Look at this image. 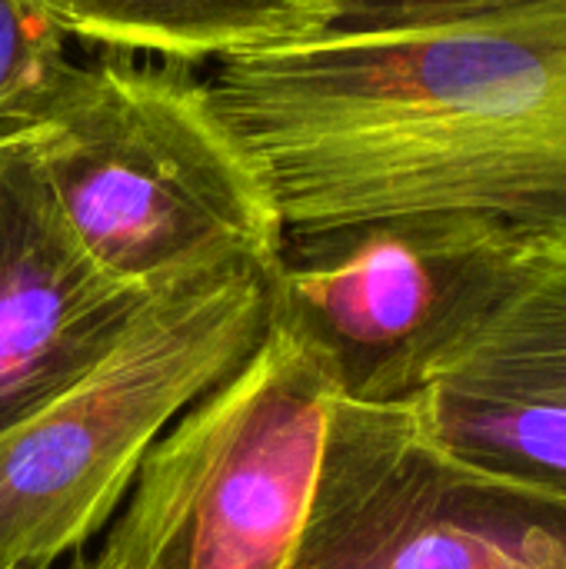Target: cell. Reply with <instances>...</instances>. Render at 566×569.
Returning <instances> with one entry per match:
<instances>
[{
	"mask_svg": "<svg viewBox=\"0 0 566 569\" xmlns=\"http://www.w3.org/2000/svg\"><path fill=\"white\" fill-rule=\"evenodd\" d=\"M67 37L43 0H0V140L27 130L57 97L73 67Z\"/></svg>",
	"mask_w": 566,
	"mask_h": 569,
	"instance_id": "10",
	"label": "cell"
},
{
	"mask_svg": "<svg viewBox=\"0 0 566 569\" xmlns=\"http://www.w3.org/2000/svg\"><path fill=\"white\" fill-rule=\"evenodd\" d=\"M514 233L460 213L284 230L267 267L270 330L344 403H407Z\"/></svg>",
	"mask_w": 566,
	"mask_h": 569,
	"instance_id": "5",
	"label": "cell"
},
{
	"mask_svg": "<svg viewBox=\"0 0 566 569\" xmlns=\"http://www.w3.org/2000/svg\"><path fill=\"white\" fill-rule=\"evenodd\" d=\"M13 143L77 243L127 287L157 293L277 253L284 227L264 180L183 67L73 63Z\"/></svg>",
	"mask_w": 566,
	"mask_h": 569,
	"instance_id": "2",
	"label": "cell"
},
{
	"mask_svg": "<svg viewBox=\"0 0 566 569\" xmlns=\"http://www.w3.org/2000/svg\"><path fill=\"white\" fill-rule=\"evenodd\" d=\"M334 403L314 360L270 330L163 430L110 523L50 569H290Z\"/></svg>",
	"mask_w": 566,
	"mask_h": 569,
	"instance_id": "4",
	"label": "cell"
},
{
	"mask_svg": "<svg viewBox=\"0 0 566 569\" xmlns=\"http://www.w3.org/2000/svg\"><path fill=\"white\" fill-rule=\"evenodd\" d=\"M290 569H566V503L440 453L404 403H334Z\"/></svg>",
	"mask_w": 566,
	"mask_h": 569,
	"instance_id": "6",
	"label": "cell"
},
{
	"mask_svg": "<svg viewBox=\"0 0 566 569\" xmlns=\"http://www.w3.org/2000/svg\"><path fill=\"white\" fill-rule=\"evenodd\" d=\"M150 297L90 260L27 153L0 140V430L107 360Z\"/></svg>",
	"mask_w": 566,
	"mask_h": 569,
	"instance_id": "8",
	"label": "cell"
},
{
	"mask_svg": "<svg viewBox=\"0 0 566 569\" xmlns=\"http://www.w3.org/2000/svg\"><path fill=\"white\" fill-rule=\"evenodd\" d=\"M214 107L284 230L460 213L566 230V0L224 60Z\"/></svg>",
	"mask_w": 566,
	"mask_h": 569,
	"instance_id": "1",
	"label": "cell"
},
{
	"mask_svg": "<svg viewBox=\"0 0 566 569\" xmlns=\"http://www.w3.org/2000/svg\"><path fill=\"white\" fill-rule=\"evenodd\" d=\"M450 460L566 503V230H520L404 403Z\"/></svg>",
	"mask_w": 566,
	"mask_h": 569,
	"instance_id": "7",
	"label": "cell"
},
{
	"mask_svg": "<svg viewBox=\"0 0 566 569\" xmlns=\"http://www.w3.org/2000/svg\"><path fill=\"white\" fill-rule=\"evenodd\" d=\"M267 267L157 290L107 360L0 430V569H50L110 523L163 430L270 333Z\"/></svg>",
	"mask_w": 566,
	"mask_h": 569,
	"instance_id": "3",
	"label": "cell"
},
{
	"mask_svg": "<svg viewBox=\"0 0 566 569\" xmlns=\"http://www.w3.org/2000/svg\"><path fill=\"white\" fill-rule=\"evenodd\" d=\"M70 37L173 63L234 60L327 30V0H43Z\"/></svg>",
	"mask_w": 566,
	"mask_h": 569,
	"instance_id": "9",
	"label": "cell"
},
{
	"mask_svg": "<svg viewBox=\"0 0 566 569\" xmlns=\"http://www.w3.org/2000/svg\"><path fill=\"white\" fill-rule=\"evenodd\" d=\"M490 3H504V0H327L330 7L327 30L404 27V23H424Z\"/></svg>",
	"mask_w": 566,
	"mask_h": 569,
	"instance_id": "11",
	"label": "cell"
}]
</instances>
